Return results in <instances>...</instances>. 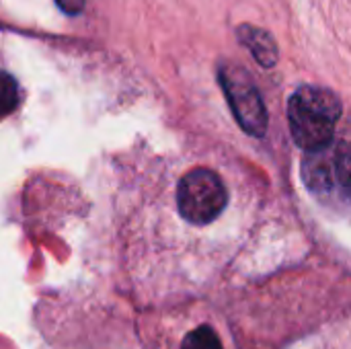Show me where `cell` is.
<instances>
[{
	"label": "cell",
	"mask_w": 351,
	"mask_h": 349,
	"mask_svg": "<svg viewBox=\"0 0 351 349\" xmlns=\"http://www.w3.org/2000/svg\"><path fill=\"white\" fill-rule=\"evenodd\" d=\"M138 337L142 349H237L226 315L206 298L144 309Z\"/></svg>",
	"instance_id": "6da1fadb"
},
{
	"label": "cell",
	"mask_w": 351,
	"mask_h": 349,
	"mask_svg": "<svg viewBox=\"0 0 351 349\" xmlns=\"http://www.w3.org/2000/svg\"><path fill=\"white\" fill-rule=\"evenodd\" d=\"M341 117V101L323 86H300L288 103V121L294 142L315 150L333 140Z\"/></svg>",
	"instance_id": "7a4b0ae2"
},
{
	"label": "cell",
	"mask_w": 351,
	"mask_h": 349,
	"mask_svg": "<svg viewBox=\"0 0 351 349\" xmlns=\"http://www.w3.org/2000/svg\"><path fill=\"white\" fill-rule=\"evenodd\" d=\"M302 163V179L308 191L331 206H346L350 197V150L346 142L333 140L321 148L306 150Z\"/></svg>",
	"instance_id": "3957f363"
},
{
	"label": "cell",
	"mask_w": 351,
	"mask_h": 349,
	"mask_svg": "<svg viewBox=\"0 0 351 349\" xmlns=\"http://www.w3.org/2000/svg\"><path fill=\"white\" fill-rule=\"evenodd\" d=\"M228 206L222 179L210 169L189 171L177 187V212L193 228L212 226Z\"/></svg>",
	"instance_id": "277c9868"
},
{
	"label": "cell",
	"mask_w": 351,
	"mask_h": 349,
	"mask_svg": "<svg viewBox=\"0 0 351 349\" xmlns=\"http://www.w3.org/2000/svg\"><path fill=\"white\" fill-rule=\"evenodd\" d=\"M218 78L239 125L251 136H263L267 130V111L251 76L243 66L224 62L218 70Z\"/></svg>",
	"instance_id": "5b68a950"
},
{
	"label": "cell",
	"mask_w": 351,
	"mask_h": 349,
	"mask_svg": "<svg viewBox=\"0 0 351 349\" xmlns=\"http://www.w3.org/2000/svg\"><path fill=\"white\" fill-rule=\"evenodd\" d=\"M237 35L241 39V43L253 53V58L263 66V68H274L276 62H278V45H276V39L259 29V27H253V25H241L237 29Z\"/></svg>",
	"instance_id": "8992f818"
},
{
	"label": "cell",
	"mask_w": 351,
	"mask_h": 349,
	"mask_svg": "<svg viewBox=\"0 0 351 349\" xmlns=\"http://www.w3.org/2000/svg\"><path fill=\"white\" fill-rule=\"evenodd\" d=\"M19 107V84L16 80L0 70V117L10 115Z\"/></svg>",
	"instance_id": "52a82bcc"
},
{
	"label": "cell",
	"mask_w": 351,
	"mask_h": 349,
	"mask_svg": "<svg viewBox=\"0 0 351 349\" xmlns=\"http://www.w3.org/2000/svg\"><path fill=\"white\" fill-rule=\"evenodd\" d=\"M66 14H78L84 8V0H56Z\"/></svg>",
	"instance_id": "ba28073f"
}]
</instances>
